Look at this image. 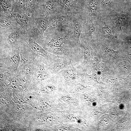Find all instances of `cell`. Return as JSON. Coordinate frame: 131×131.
<instances>
[{
  "mask_svg": "<svg viewBox=\"0 0 131 131\" xmlns=\"http://www.w3.org/2000/svg\"><path fill=\"white\" fill-rule=\"evenodd\" d=\"M83 49L84 62L87 63L89 62L90 59V52L87 47L84 46Z\"/></svg>",
  "mask_w": 131,
  "mask_h": 131,
  "instance_id": "8fae6325",
  "label": "cell"
},
{
  "mask_svg": "<svg viewBox=\"0 0 131 131\" xmlns=\"http://www.w3.org/2000/svg\"><path fill=\"white\" fill-rule=\"evenodd\" d=\"M64 75L67 77L73 79L75 77V72L72 69L70 68L64 70L63 72Z\"/></svg>",
  "mask_w": 131,
  "mask_h": 131,
  "instance_id": "30bf717a",
  "label": "cell"
},
{
  "mask_svg": "<svg viewBox=\"0 0 131 131\" xmlns=\"http://www.w3.org/2000/svg\"><path fill=\"white\" fill-rule=\"evenodd\" d=\"M75 0H66L64 3L65 8H69L74 3Z\"/></svg>",
  "mask_w": 131,
  "mask_h": 131,
  "instance_id": "ffe728a7",
  "label": "cell"
},
{
  "mask_svg": "<svg viewBox=\"0 0 131 131\" xmlns=\"http://www.w3.org/2000/svg\"><path fill=\"white\" fill-rule=\"evenodd\" d=\"M53 8V3L52 2L51 0L48 1L46 3V8L48 11H51Z\"/></svg>",
  "mask_w": 131,
  "mask_h": 131,
  "instance_id": "e0dca14e",
  "label": "cell"
},
{
  "mask_svg": "<svg viewBox=\"0 0 131 131\" xmlns=\"http://www.w3.org/2000/svg\"><path fill=\"white\" fill-rule=\"evenodd\" d=\"M37 78L39 80L42 79L46 77L47 74L43 66L39 67L36 73Z\"/></svg>",
  "mask_w": 131,
  "mask_h": 131,
  "instance_id": "9c48e42d",
  "label": "cell"
},
{
  "mask_svg": "<svg viewBox=\"0 0 131 131\" xmlns=\"http://www.w3.org/2000/svg\"><path fill=\"white\" fill-rule=\"evenodd\" d=\"M28 1L30 6L32 8H34L35 5V0H28Z\"/></svg>",
  "mask_w": 131,
  "mask_h": 131,
  "instance_id": "d4e9b609",
  "label": "cell"
},
{
  "mask_svg": "<svg viewBox=\"0 0 131 131\" xmlns=\"http://www.w3.org/2000/svg\"><path fill=\"white\" fill-rule=\"evenodd\" d=\"M91 61L93 65H96L99 63V60L97 57H95L91 58Z\"/></svg>",
  "mask_w": 131,
  "mask_h": 131,
  "instance_id": "603a6c76",
  "label": "cell"
},
{
  "mask_svg": "<svg viewBox=\"0 0 131 131\" xmlns=\"http://www.w3.org/2000/svg\"><path fill=\"white\" fill-rule=\"evenodd\" d=\"M1 26H8L11 25V22L7 20H2L1 22Z\"/></svg>",
  "mask_w": 131,
  "mask_h": 131,
  "instance_id": "44dd1931",
  "label": "cell"
},
{
  "mask_svg": "<svg viewBox=\"0 0 131 131\" xmlns=\"http://www.w3.org/2000/svg\"><path fill=\"white\" fill-rule=\"evenodd\" d=\"M10 59L14 67L15 68L17 69L20 59L19 52L17 50L13 51L11 55Z\"/></svg>",
  "mask_w": 131,
  "mask_h": 131,
  "instance_id": "52a82bcc",
  "label": "cell"
},
{
  "mask_svg": "<svg viewBox=\"0 0 131 131\" xmlns=\"http://www.w3.org/2000/svg\"><path fill=\"white\" fill-rule=\"evenodd\" d=\"M60 48H52V51L54 54L57 56L63 55L64 54V52Z\"/></svg>",
  "mask_w": 131,
  "mask_h": 131,
  "instance_id": "2e32d148",
  "label": "cell"
},
{
  "mask_svg": "<svg viewBox=\"0 0 131 131\" xmlns=\"http://www.w3.org/2000/svg\"><path fill=\"white\" fill-rule=\"evenodd\" d=\"M66 64L65 60L58 59L55 62L54 65V69L55 71H57L64 68Z\"/></svg>",
  "mask_w": 131,
  "mask_h": 131,
  "instance_id": "ba28073f",
  "label": "cell"
},
{
  "mask_svg": "<svg viewBox=\"0 0 131 131\" xmlns=\"http://www.w3.org/2000/svg\"><path fill=\"white\" fill-rule=\"evenodd\" d=\"M98 5L95 0H91L89 2L88 7L89 14L90 16H96L97 13Z\"/></svg>",
  "mask_w": 131,
  "mask_h": 131,
  "instance_id": "277c9868",
  "label": "cell"
},
{
  "mask_svg": "<svg viewBox=\"0 0 131 131\" xmlns=\"http://www.w3.org/2000/svg\"><path fill=\"white\" fill-rule=\"evenodd\" d=\"M97 67V70L98 72L102 70L104 68V66L102 64H99Z\"/></svg>",
  "mask_w": 131,
  "mask_h": 131,
  "instance_id": "83f0119b",
  "label": "cell"
},
{
  "mask_svg": "<svg viewBox=\"0 0 131 131\" xmlns=\"http://www.w3.org/2000/svg\"><path fill=\"white\" fill-rule=\"evenodd\" d=\"M66 0H60V3L62 4L64 3Z\"/></svg>",
  "mask_w": 131,
  "mask_h": 131,
  "instance_id": "f1b7e54d",
  "label": "cell"
},
{
  "mask_svg": "<svg viewBox=\"0 0 131 131\" xmlns=\"http://www.w3.org/2000/svg\"><path fill=\"white\" fill-rule=\"evenodd\" d=\"M28 42L29 46L34 52L45 58H48V53L45 51L41 46L31 39H29Z\"/></svg>",
  "mask_w": 131,
  "mask_h": 131,
  "instance_id": "6da1fadb",
  "label": "cell"
},
{
  "mask_svg": "<svg viewBox=\"0 0 131 131\" xmlns=\"http://www.w3.org/2000/svg\"><path fill=\"white\" fill-rule=\"evenodd\" d=\"M18 37V35L16 33H11L8 36V41L10 43H14L17 41Z\"/></svg>",
  "mask_w": 131,
  "mask_h": 131,
  "instance_id": "5bb4252c",
  "label": "cell"
},
{
  "mask_svg": "<svg viewBox=\"0 0 131 131\" xmlns=\"http://www.w3.org/2000/svg\"><path fill=\"white\" fill-rule=\"evenodd\" d=\"M87 30L89 35L92 38V35L95 30L94 25L92 21H90L88 24L87 26Z\"/></svg>",
  "mask_w": 131,
  "mask_h": 131,
  "instance_id": "9a60e30c",
  "label": "cell"
},
{
  "mask_svg": "<svg viewBox=\"0 0 131 131\" xmlns=\"http://www.w3.org/2000/svg\"><path fill=\"white\" fill-rule=\"evenodd\" d=\"M104 49L105 51L109 56L114 57L117 55V53L116 51L109 47L107 45H105Z\"/></svg>",
  "mask_w": 131,
  "mask_h": 131,
  "instance_id": "4fadbf2b",
  "label": "cell"
},
{
  "mask_svg": "<svg viewBox=\"0 0 131 131\" xmlns=\"http://www.w3.org/2000/svg\"><path fill=\"white\" fill-rule=\"evenodd\" d=\"M81 32V26L78 22H76L74 25L73 27L74 35L75 41L80 43V37Z\"/></svg>",
  "mask_w": 131,
  "mask_h": 131,
  "instance_id": "8992f818",
  "label": "cell"
},
{
  "mask_svg": "<svg viewBox=\"0 0 131 131\" xmlns=\"http://www.w3.org/2000/svg\"><path fill=\"white\" fill-rule=\"evenodd\" d=\"M55 87L54 86L51 85L47 86L42 89H41V92L49 91H51L53 90L54 89Z\"/></svg>",
  "mask_w": 131,
  "mask_h": 131,
  "instance_id": "d6986e66",
  "label": "cell"
},
{
  "mask_svg": "<svg viewBox=\"0 0 131 131\" xmlns=\"http://www.w3.org/2000/svg\"><path fill=\"white\" fill-rule=\"evenodd\" d=\"M126 20V17L125 14H123L120 15L114 21V27L118 30H122L125 24Z\"/></svg>",
  "mask_w": 131,
  "mask_h": 131,
  "instance_id": "7a4b0ae2",
  "label": "cell"
},
{
  "mask_svg": "<svg viewBox=\"0 0 131 131\" xmlns=\"http://www.w3.org/2000/svg\"><path fill=\"white\" fill-rule=\"evenodd\" d=\"M17 17L20 21L24 24H27L28 22L27 18L22 14H18Z\"/></svg>",
  "mask_w": 131,
  "mask_h": 131,
  "instance_id": "ac0fdd59",
  "label": "cell"
},
{
  "mask_svg": "<svg viewBox=\"0 0 131 131\" xmlns=\"http://www.w3.org/2000/svg\"><path fill=\"white\" fill-rule=\"evenodd\" d=\"M20 6L22 8H24L25 7V0H16Z\"/></svg>",
  "mask_w": 131,
  "mask_h": 131,
  "instance_id": "cb8c5ba5",
  "label": "cell"
},
{
  "mask_svg": "<svg viewBox=\"0 0 131 131\" xmlns=\"http://www.w3.org/2000/svg\"><path fill=\"white\" fill-rule=\"evenodd\" d=\"M103 4L105 6L108 5L110 3L111 0H101Z\"/></svg>",
  "mask_w": 131,
  "mask_h": 131,
  "instance_id": "4316f807",
  "label": "cell"
},
{
  "mask_svg": "<svg viewBox=\"0 0 131 131\" xmlns=\"http://www.w3.org/2000/svg\"><path fill=\"white\" fill-rule=\"evenodd\" d=\"M100 30L105 38L108 39H112L114 38L111 30L107 25L105 24H102L101 26Z\"/></svg>",
  "mask_w": 131,
  "mask_h": 131,
  "instance_id": "5b68a950",
  "label": "cell"
},
{
  "mask_svg": "<svg viewBox=\"0 0 131 131\" xmlns=\"http://www.w3.org/2000/svg\"><path fill=\"white\" fill-rule=\"evenodd\" d=\"M1 6L5 9H7L8 8V5L5 0H0Z\"/></svg>",
  "mask_w": 131,
  "mask_h": 131,
  "instance_id": "7402d4cb",
  "label": "cell"
},
{
  "mask_svg": "<svg viewBox=\"0 0 131 131\" xmlns=\"http://www.w3.org/2000/svg\"><path fill=\"white\" fill-rule=\"evenodd\" d=\"M58 20L56 18H54L51 20V23L52 25L55 26L58 24Z\"/></svg>",
  "mask_w": 131,
  "mask_h": 131,
  "instance_id": "484cf974",
  "label": "cell"
},
{
  "mask_svg": "<svg viewBox=\"0 0 131 131\" xmlns=\"http://www.w3.org/2000/svg\"><path fill=\"white\" fill-rule=\"evenodd\" d=\"M47 27V24L45 21L42 20L39 22L38 25V28L42 36Z\"/></svg>",
  "mask_w": 131,
  "mask_h": 131,
  "instance_id": "7c38bea8",
  "label": "cell"
},
{
  "mask_svg": "<svg viewBox=\"0 0 131 131\" xmlns=\"http://www.w3.org/2000/svg\"><path fill=\"white\" fill-rule=\"evenodd\" d=\"M64 42V40L62 38L57 37L51 39L48 45L52 48L61 47Z\"/></svg>",
  "mask_w": 131,
  "mask_h": 131,
  "instance_id": "3957f363",
  "label": "cell"
}]
</instances>
